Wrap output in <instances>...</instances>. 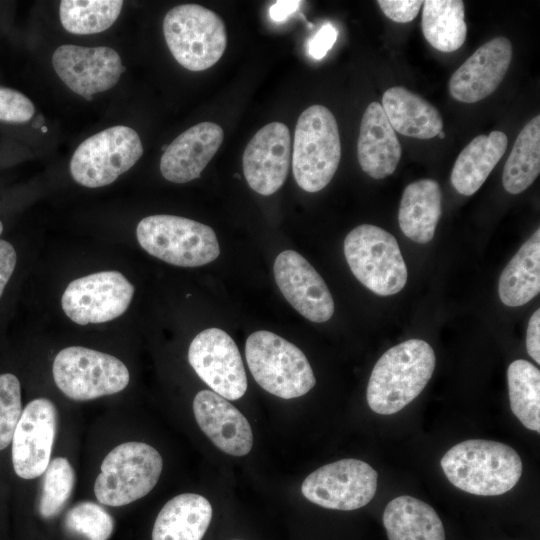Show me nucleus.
I'll return each mask as SVG.
<instances>
[{
    "instance_id": "nucleus-1",
    "label": "nucleus",
    "mask_w": 540,
    "mask_h": 540,
    "mask_svg": "<svg viewBox=\"0 0 540 540\" xmlns=\"http://www.w3.org/2000/svg\"><path fill=\"white\" fill-rule=\"evenodd\" d=\"M432 347L410 339L388 349L376 362L367 385V402L375 413L391 415L412 402L432 377Z\"/></svg>"
},
{
    "instance_id": "nucleus-2",
    "label": "nucleus",
    "mask_w": 540,
    "mask_h": 540,
    "mask_svg": "<svg viewBox=\"0 0 540 540\" xmlns=\"http://www.w3.org/2000/svg\"><path fill=\"white\" fill-rule=\"evenodd\" d=\"M441 468L455 487L480 496L510 491L522 474V461L510 446L492 440L470 439L449 449Z\"/></svg>"
},
{
    "instance_id": "nucleus-3",
    "label": "nucleus",
    "mask_w": 540,
    "mask_h": 540,
    "mask_svg": "<svg viewBox=\"0 0 540 540\" xmlns=\"http://www.w3.org/2000/svg\"><path fill=\"white\" fill-rule=\"evenodd\" d=\"M341 159L338 125L332 112L312 105L299 116L294 133L292 169L300 188L318 192L337 171Z\"/></svg>"
},
{
    "instance_id": "nucleus-4",
    "label": "nucleus",
    "mask_w": 540,
    "mask_h": 540,
    "mask_svg": "<svg viewBox=\"0 0 540 540\" xmlns=\"http://www.w3.org/2000/svg\"><path fill=\"white\" fill-rule=\"evenodd\" d=\"M245 356L255 381L267 392L292 399L315 385L313 370L304 353L293 343L265 330L246 340Z\"/></svg>"
},
{
    "instance_id": "nucleus-5",
    "label": "nucleus",
    "mask_w": 540,
    "mask_h": 540,
    "mask_svg": "<svg viewBox=\"0 0 540 540\" xmlns=\"http://www.w3.org/2000/svg\"><path fill=\"white\" fill-rule=\"evenodd\" d=\"M136 235L146 252L175 266H202L220 254L213 229L184 217L167 214L145 217L138 223Z\"/></svg>"
},
{
    "instance_id": "nucleus-6",
    "label": "nucleus",
    "mask_w": 540,
    "mask_h": 540,
    "mask_svg": "<svg viewBox=\"0 0 540 540\" xmlns=\"http://www.w3.org/2000/svg\"><path fill=\"white\" fill-rule=\"evenodd\" d=\"M167 46L176 61L190 71H203L218 62L227 46L224 22L198 4H182L163 20Z\"/></svg>"
},
{
    "instance_id": "nucleus-7",
    "label": "nucleus",
    "mask_w": 540,
    "mask_h": 540,
    "mask_svg": "<svg viewBox=\"0 0 540 540\" xmlns=\"http://www.w3.org/2000/svg\"><path fill=\"white\" fill-rule=\"evenodd\" d=\"M344 255L354 276L377 295H394L406 285L407 267L398 242L378 226L352 229L344 240Z\"/></svg>"
},
{
    "instance_id": "nucleus-8",
    "label": "nucleus",
    "mask_w": 540,
    "mask_h": 540,
    "mask_svg": "<svg viewBox=\"0 0 540 540\" xmlns=\"http://www.w3.org/2000/svg\"><path fill=\"white\" fill-rule=\"evenodd\" d=\"M163 468L159 452L143 442H126L104 458L94 484L97 500L118 507L147 495L157 484Z\"/></svg>"
},
{
    "instance_id": "nucleus-9",
    "label": "nucleus",
    "mask_w": 540,
    "mask_h": 540,
    "mask_svg": "<svg viewBox=\"0 0 540 540\" xmlns=\"http://www.w3.org/2000/svg\"><path fill=\"white\" fill-rule=\"evenodd\" d=\"M52 372L57 387L78 401L118 393L130 379L127 367L118 358L80 346L62 349L54 359Z\"/></svg>"
},
{
    "instance_id": "nucleus-10",
    "label": "nucleus",
    "mask_w": 540,
    "mask_h": 540,
    "mask_svg": "<svg viewBox=\"0 0 540 540\" xmlns=\"http://www.w3.org/2000/svg\"><path fill=\"white\" fill-rule=\"evenodd\" d=\"M139 135L130 127L117 125L84 140L70 161L73 179L88 188L111 184L142 156Z\"/></svg>"
},
{
    "instance_id": "nucleus-11",
    "label": "nucleus",
    "mask_w": 540,
    "mask_h": 540,
    "mask_svg": "<svg viewBox=\"0 0 540 540\" xmlns=\"http://www.w3.org/2000/svg\"><path fill=\"white\" fill-rule=\"evenodd\" d=\"M377 472L358 459H342L316 469L302 483L301 492L323 508L351 511L367 505L375 496Z\"/></svg>"
},
{
    "instance_id": "nucleus-12",
    "label": "nucleus",
    "mask_w": 540,
    "mask_h": 540,
    "mask_svg": "<svg viewBox=\"0 0 540 540\" xmlns=\"http://www.w3.org/2000/svg\"><path fill=\"white\" fill-rule=\"evenodd\" d=\"M133 285L118 271H101L73 280L66 287L61 305L79 325L104 323L121 316L129 307Z\"/></svg>"
},
{
    "instance_id": "nucleus-13",
    "label": "nucleus",
    "mask_w": 540,
    "mask_h": 540,
    "mask_svg": "<svg viewBox=\"0 0 540 540\" xmlns=\"http://www.w3.org/2000/svg\"><path fill=\"white\" fill-rule=\"evenodd\" d=\"M188 361L200 379L225 399L237 400L247 390V377L234 340L219 328L198 333L188 350Z\"/></svg>"
},
{
    "instance_id": "nucleus-14",
    "label": "nucleus",
    "mask_w": 540,
    "mask_h": 540,
    "mask_svg": "<svg viewBox=\"0 0 540 540\" xmlns=\"http://www.w3.org/2000/svg\"><path fill=\"white\" fill-rule=\"evenodd\" d=\"M52 64L59 78L87 100L115 86L125 71L119 54L105 46L61 45L53 53Z\"/></svg>"
},
{
    "instance_id": "nucleus-15",
    "label": "nucleus",
    "mask_w": 540,
    "mask_h": 540,
    "mask_svg": "<svg viewBox=\"0 0 540 540\" xmlns=\"http://www.w3.org/2000/svg\"><path fill=\"white\" fill-rule=\"evenodd\" d=\"M58 413L47 398L26 405L12 438V463L23 479H34L46 470L57 430Z\"/></svg>"
},
{
    "instance_id": "nucleus-16",
    "label": "nucleus",
    "mask_w": 540,
    "mask_h": 540,
    "mask_svg": "<svg viewBox=\"0 0 540 540\" xmlns=\"http://www.w3.org/2000/svg\"><path fill=\"white\" fill-rule=\"evenodd\" d=\"M274 277L285 299L303 317L316 323L332 317L334 301L331 293L302 255L293 250L281 252L274 262Z\"/></svg>"
},
{
    "instance_id": "nucleus-17",
    "label": "nucleus",
    "mask_w": 540,
    "mask_h": 540,
    "mask_svg": "<svg viewBox=\"0 0 540 540\" xmlns=\"http://www.w3.org/2000/svg\"><path fill=\"white\" fill-rule=\"evenodd\" d=\"M291 161V135L281 122L262 127L247 144L243 172L255 192L269 196L284 184Z\"/></svg>"
},
{
    "instance_id": "nucleus-18",
    "label": "nucleus",
    "mask_w": 540,
    "mask_h": 540,
    "mask_svg": "<svg viewBox=\"0 0 540 540\" xmlns=\"http://www.w3.org/2000/svg\"><path fill=\"white\" fill-rule=\"evenodd\" d=\"M512 60L506 37L491 39L478 48L452 75L451 96L463 103L478 102L492 94L504 79Z\"/></svg>"
},
{
    "instance_id": "nucleus-19",
    "label": "nucleus",
    "mask_w": 540,
    "mask_h": 540,
    "mask_svg": "<svg viewBox=\"0 0 540 540\" xmlns=\"http://www.w3.org/2000/svg\"><path fill=\"white\" fill-rule=\"evenodd\" d=\"M193 413L203 433L221 451L232 456L247 455L253 446L248 420L227 399L210 390L198 392Z\"/></svg>"
},
{
    "instance_id": "nucleus-20",
    "label": "nucleus",
    "mask_w": 540,
    "mask_h": 540,
    "mask_svg": "<svg viewBox=\"0 0 540 540\" xmlns=\"http://www.w3.org/2000/svg\"><path fill=\"white\" fill-rule=\"evenodd\" d=\"M222 128L212 122L196 124L167 146L160 160L163 177L174 183H186L200 177L223 141Z\"/></svg>"
},
{
    "instance_id": "nucleus-21",
    "label": "nucleus",
    "mask_w": 540,
    "mask_h": 540,
    "mask_svg": "<svg viewBox=\"0 0 540 540\" xmlns=\"http://www.w3.org/2000/svg\"><path fill=\"white\" fill-rule=\"evenodd\" d=\"M357 156L362 170L374 179L391 175L400 161V142L378 102H371L362 116Z\"/></svg>"
},
{
    "instance_id": "nucleus-22",
    "label": "nucleus",
    "mask_w": 540,
    "mask_h": 540,
    "mask_svg": "<svg viewBox=\"0 0 540 540\" xmlns=\"http://www.w3.org/2000/svg\"><path fill=\"white\" fill-rule=\"evenodd\" d=\"M383 111L394 131L416 139H431L442 131L437 108L408 89L395 86L382 97Z\"/></svg>"
},
{
    "instance_id": "nucleus-23",
    "label": "nucleus",
    "mask_w": 540,
    "mask_h": 540,
    "mask_svg": "<svg viewBox=\"0 0 540 540\" xmlns=\"http://www.w3.org/2000/svg\"><path fill=\"white\" fill-rule=\"evenodd\" d=\"M212 513L210 502L202 495H177L158 513L152 540H202L210 525Z\"/></svg>"
},
{
    "instance_id": "nucleus-24",
    "label": "nucleus",
    "mask_w": 540,
    "mask_h": 540,
    "mask_svg": "<svg viewBox=\"0 0 540 540\" xmlns=\"http://www.w3.org/2000/svg\"><path fill=\"white\" fill-rule=\"evenodd\" d=\"M441 201L437 181L421 179L410 183L404 189L398 213L403 234L419 244L430 242L441 216Z\"/></svg>"
},
{
    "instance_id": "nucleus-25",
    "label": "nucleus",
    "mask_w": 540,
    "mask_h": 540,
    "mask_svg": "<svg viewBox=\"0 0 540 540\" xmlns=\"http://www.w3.org/2000/svg\"><path fill=\"white\" fill-rule=\"evenodd\" d=\"M507 145L506 134L497 130L471 140L458 155L451 172L455 190L465 196L474 194L500 161Z\"/></svg>"
},
{
    "instance_id": "nucleus-26",
    "label": "nucleus",
    "mask_w": 540,
    "mask_h": 540,
    "mask_svg": "<svg viewBox=\"0 0 540 540\" xmlns=\"http://www.w3.org/2000/svg\"><path fill=\"white\" fill-rule=\"evenodd\" d=\"M382 521L389 540H445V529L437 512L409 495L391 500Z\"/></svg>"
},
{
    "instance_id": "nucleus-27",
    "label": "nucleus",
    "mask_w": 540,
    "mask_h": 540,
    "mask_svg": "<svg viewBox=\"0 0 540 540\" xmlns=\"http://www.w3.org/2000/svg\"><path fill=\"white\" fill-rule=\"evenodd\" d=\"M540 291V230L521 246L500 275L498 293L503 304L518 307Z\"/></svg>"
},
{
    "instance_id": "nucleus-28",
    "label": "nucleus",
    "mask_w": 540,
    "mask_h": 540,
    "mask_svg": "<svg viewBox=\"0 0 540 540\" xmlns=\"http://www.w3.org/2000/svg\"><path fill=\"white\" fill-rule=\"evenodd\" d=\"M421 24L433 48L445 53L456 51L464 44L467 33L463 1H424Z\"/></svg>"
},
{
    "instance_id": "nucleus-29",
    "label": "nucleus",
    "mask_w": 540,
    "mask_h": 540,
    "mask_svg": "<svg viewBox=\"0 0 540 540\" xmlns=\"http://www.w3.org/2000/svg\"><path fill=\"white\" fill-rule=\"evenodd\" d=\"M540 173V116L533 117L520 131L502 174L510 194L526 190Z\"/></svg>"
},
{
    "instance_id": "nucleus-30",
    "label": "nucleus",
    "mask_w": 540,
    "mask_h": 540,
    "mask_svg": "<svg viewBox=\"0 0 540 540\" xmlns=\"http://www.w3.org/2000/svg\"><path fill=\"white\" fill-rule=\"evenodd\" d=\"M510 407L519 421L540 432V371L532 363L518 359L507 370Z\"/></svg>"
},
{
    "instance_id": "nucleus-31",
    "label": "nucleus",
    "mask_w": 540,
    "mask_h": 540,
    "mask_svg": "<svg viewBox=\"0 0 540 540\" xmlns=\"http://www.w3.org/2000/svg\"><path fill=\"white\" fill-rule=\"evenodd\" d=\"M122 6L121 0H62L59 16L66 31L78 35L95 34L113 25Z\"/></svg>"
},
{
    "instance_id": "nucleus-32",
    "label": "nucleus",
    "mask_w": 540,
    "mask_h": 540,
    "mask_svg": "<svg viewBox=\"0 0 540 540\" xmlns=\"http://www.w3.org/2000/svg\"><path fill=\"white\" fill-rule=\"evenodd\" d=\"M43 474L39 513L43 518H51L65 507L72 494L76 477L73 467L64 457L50 461Z\"/></svg>"
},
{
    "instance_id": "nucleus-33",
    "label": "nucleus",
    "mask_w": 540,
    "mask_h": 540,
    "mask_svg": "<svg viewBox=\"0 0 540 540\" xmlns=\"http://www.w3.org/2000/svg\"><path fill=\"white\" fill-rule=\"evenodd\" d=\"M65 526L87 540H108L114 529V520L101 505L84 501L68 511Z\"/></svg>"
},
{
    "instance_id": "nucleus-34",
    "label": "nucleus",
    "mask_w": 540,
    "mask_h": 540,
    "mask_svg": "<svg viewBox=\"0 0 540 540\" xmlns=\"http://www.w3.org/2000/svg\"><path fill=\"white\" fill-rule=\"evenodd\" d=\"M22 414L21 386L11 373L0 374V450L12 442Z\"/></svg>"
},
{
    "instance_id": "nucleus-35",
    "label": "nucleus",
    "mask_w": 540,
    "mask_h": 540,
    "mask_svg": "<svg viewBox=\"0 0 540 540\" xmlns=\"http://www.w3.org/2000/svg\"><path fill=\"white\" fill-rule=\"evenodd\" d=\"M34 112L33 103L24 94L0 86V120L23 123L29 121Z\"/></svg>"
},
{
    "instance_id": "nucleus-36",
    "label": "nucleus",
    "mask_w": 540,
    "mask_h": 540,
    "mask_svg": "<svg viewBox=\"0 0 540 540\" xmlns=\"http://www.w3.org/2000/svg\"><path fill=\"white\" fill-rule=\"evenodd\" d=\"M377 3L385 16L398 23L412 21L423 5L419 0H379Z\"/></svg>"
},
{
    "instance_id": "nucleus-37",
    "label": "nucleus",
    "mask_w": 540,
    "mask_h": 540,
    "mask_svg": "<svg viewBox=\"0 0 540 540\" xmlns=\"http://www.w3.org/2000/svg\"><path fill=\"white\" fill-rule=\"evenodd\" d=\"M338 31L326 22L313 37L308 40V54L315 60L322 59L337 40Z\"/></svg>"
},
{
    "instance_id": "nucleus-38",
    "label": "nucleus",
    "mask_w": 540,
    "mask_h": 540,
    "mask_svg": "<svg viewBox=\"0 0 540 540\" xmlns=\"http://www.w3.org/2000/svg\"><path fill=\"white\" fill-rule=\"evenodd\" d=\"M17 262V254L13 245L0 239V298L11 278Z\"/></svg>"
},
{
    "instance_id": "nucleus-39",
    "label": "nucleus",
    "mask_w": 540,
    "mask_h": 540,
    "mask_svg": "<svg viewBox=\"0 0 540 540\" xmlns=\"http://www.w3.org/2000/svg\"><path fill=\"white\" fill-rule=\"evenodd\" d=\"M527 352L537 364L540 363V310L537 309L530 317L527 335H526Z\"/></svg>"
},
{
    "instance_id": "nucleus-40",
    "label": "nucleus",
    "mask_w": 540,
    "mask_h": 540,
    "mask_svg": "<svg viewBox=\"0 0 540 540\" xmlns=\"http://www.w3.org/2000/svg\"><path fill=\"white\" fill-rule=\"evenodd\" d=\"M301 1L296 0H279L272 4L269 8V17L274 22H283L291 14L297 11Z\"/></svg>"
},
{
    "instance_id": "nucleus-41",
    "label": "nucleus",
    "mask_w": 540,
    "mask_h": 540,
    "mask_svg": "<svg viewBox=\"0 0 540 540\" xmlns=\"http://www.w3.org/2000/svg\"><path fill=\"white\" fill-rule=\"evenodd\" d=\"M438 136H439L440 139H444V138H445V132L440 131V132L438 133Z\"/></svg>"
},
{
    "instance_id": "nucleus-42",
    "label": "nucleus",
    "mask_w": 540,
    "mask_h": 540,
    "mask_svg": "<svg viewBox=\"0 0 540 540\" xmlns=\"http://www.w3.org/2000/svg\"><path fill=\"white\" fill-rule=\"evenodd\" d=\"M2 231H3V225H2V223L0 221V234L2 233Z\"/></svg>"
},
{
    "instance_id": "nucleus-43",
    "label": "nucleus",
    "mask_w": 540,
    "mask_h": 540,
    "mask_svg": "<svg viewBox=\"0 0 540 540\" xmlns=\"http://www.w3.org/2000/svg\"><path fill=\"white\" fill-rule=\"evenodd\" d=\"M46 130H47V129H46L45 127H42V131H43V132L46 131Z\"/></svg>"
}]
</instances>
